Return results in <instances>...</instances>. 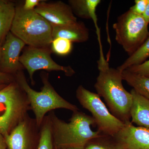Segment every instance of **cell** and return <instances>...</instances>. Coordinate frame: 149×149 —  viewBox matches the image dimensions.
Here are the masks:
<instances>
[{
    "label": "cell",
    "instance_id": "obj_5",
    "mask_svg": "<svg viewBox=\"0 0 149 149\" xmlns=\"http://www.w3.org/2000/svg\"><path fill=\"white\" fill-rule=\"evenodd\" d=\"M29 110L27 95L16 80L6 85L0 90V133L9 134Z\"/></svg>",
    "mask_w": 149,
    "mask_h": 149
},
{
    "label": "cell",
    "instance_id": "obj_23",
    "mask_svg": "<svg viewBox=\"0 0 149 149\" xmlns=\"http://www.w3.org/2000/svg\"><path fill=\"white\" fill-rule=\"evenodd\" d=\"M148 0H136L135 4L131 7L129 10L132 12L138 15L143 16L145 12Z\"/></svg>",
    "mask_w": 149,
    "mask_h": 149
},
{
    "label": "cell",
    "instance_id": "obj_21",
    "mask_svg": "<svg viewBox=\"0 0 149 149\" xmlns=\"http://www.w3.org/2000/svg\"><path fill=\"white\" fill-rule=\"evenodd\" d=\"M51 50L57 54L67 55L70 53L72 49V42L67 39L57 38L54 39L51 46Z\"/></svg>",
    "mask_w": 149,
    "mask_h": 149
},
{
    "label": "cell",
    "instance_id": "obj_26",
    "mask_svg": "<svg viewBox=\"0 0 149 149\" xmlns=\"http://www.w3.org/2000/svg\"><path fill=\"white\" fill-rule=\"evenodd\" d=\"M0 149H8L4 137L0 133Z\"/></svg>",
    "mask_w": 149,
    "mask_h": 149
},
{
    "label": "cell",
    "instance_id": "obj_11",
    "mask_svg": "<svg viewBox=\"0 0 149 149\" xmlns=\"http://www.w3.org/2000/svg\"><path fill=\"white\" fill-rule=\"evenodd\" d=\"M35 10L50 24L65 25L77 22L70 6L61 1L48 3L42 1Z\"/></svg>",
    "mask_w": 149,
    "mask_h": 149
},
{
    "label": "cell",
    "instance_id": "obj_6",
    "mask_svg": "<svg viewBox=\"0 0 149 149\" xmlns=\"http://www.w3.org/2000/svg\"><path fill=\"white\" fill-rule=\"evenodd\" d=\"M148 24L143 17L130 10L121 15L113 25L115 39L129 56L139 49L149 36Z\"/></svg>",
    "mask_w": 149,
    "mask_h": 149
},
{
    "label": "cell",
    "instance_id": "obj_13",
    "mask_svg": "<svg viewBox=\"0 0 149 149\" xmlns=\"http://www.w3.org/2000/svg\"><path fill=\"white\" fill-rule=\"evenodd\" d=\"M53 39L62 38L72 42L82 43L88 41L89 31L83 22H77L73 24L56 25L51 24Z\"/></svg>",
    "mask_w": 149,
    "mask_h": 149
},
{
    "label": "cell",
    "instance_id": "obj_27",
    "mask_svg": "<svg viewBox=\"0 0 149 149\" xmlns=\"http://www.w3.org/2000/svg\"><path fill=\"white\" fill-rule=\"evenodd\" d=\"M143 17L145 21L148 24L149 23V0L147 5L146 8L145 10V12L143 14Z\"/></svg>",
    "mask_w": 149,
    "mask_h": 149
},
{
    "label": "cell",
    "instance_id": "obj_12",
    "mask_svg": "<svg viewBox=\"0 0 149 149\" xmlns=\"http://www.w3.org/2000/svg\"><path fill=\"white\" fill-rule=\"evenodd\" d=\"M115 136L128 149H149V128L134 126L130 121Z\"/></svg>",
    "mask_w": 149,
    "mask_h": 149
},
{
    "label": "cell",
    "instance_id": "obj_7",
    "mask_svg": "<svg viewBox=\"0 0 149 149\" xmlns=\"http://www.w3.org/2000/svg\"><path fill=\"white\" fill-rule=\"evenodd\" d=\"M76 97L82 107L91 113L102 134L115 136L124 127L125 123L112 114L97 93L80 85L76 90Z\"/></svg>",
    "mask_w": 149,
    "mask_h": 149
},
{
    "label": "cell",
    "instance_id": "obj_31",
    "mask_svg": "<svg viewBox=\"0 0 149 149\" xmlns=\"http://www.w3.org/2000/svg\"></svg>",
    "mask_w": 149,
    "mask_h": 149
},
{
    "label": "cell",
    "instance_id": "obj_14",
    "mask_svg": "<svg viewBox=\"0 0 149 149\" xmlns=\"http://www.w3.org/2000/svg\"><path fill=\"white\" fill-rule=\"evenodd\" d=\"M133 102L130 111L131 123L149 128V100L132 89Z\"/></svg>",
    "mask_w": 149,
    "mask_h": 149
},
{
    "label": "cell",
    "instance_id": "obj_2",
    "mask_svg": "<svg viewBox=\"0 0 149 149\" xmlns=\"http://www.w3.org/2000/svg\"><path fill=\"white\" fill-rule=\"evenodd\" d=\"M54 148H83L93 138L102 134L94 131L95 124L92 116L79 110L73 112L69 123L59 118L54 111L48 113Z\"/></svg>",
    "mask_w": 149,
    "mask_h": 149
},
{
    "label": "cell",
    "instance_id": "obj_29",
    "mask_svg": "<svg viewBox=\"0 0 149 149\" xmlns=\"http://www.w3.org/2000/svg\"><path fill=\"white\" fill-rule=\"evenodd\" d=\"M6 85H6V84H0V90H1V89H2L3 88H4Z\"/></svg>",
    "mask_w": 149,
    "mask_h": 149
},
{
    "label": "cell",
    "instance_id": "obj_20",
    "mask_svg": "<svg viewBox=\"0 0 149 149\" xmlns=\"http://www.w3.org/2000/svg\"><path fill=\"white\" fill-rule=\"evenodd\" d=\"M40 138L37 149H54L52 137L50 121L46 115L40 126Z\"/></svg>",
    "mask_w": 149,
    "mask_h": 149
},
{
    "label": "cell",
    "instance_id": "obj_22",
    "mask_svg": "<svg viewBox=\"0 0 149 149\" xmlns=\"http://www.w3.org/2000/svg\"><path fill=\"white\" fill-rule=\"evenodd\" d=\"M126 70L136 74L149 77V60L141 64L130 67Z\"/></svg>",
    "mask_w": 149,
    "mask_h": 149
},
{
    "label": "cell",
    "instance_id": "obj_3",
    "mask_svg": "<svg viewBox=\"0 0 149 149\" xmlns=\"http://www.w3.org/2000/svg\"><path fill=\"white\" fill-rule=\"evenodd\" d=\"M40 76L43 86L41 91H37L30 87L22 70L15 75L16 82L27 95L30 109L35 114L36 123L39 127L46 114L54 110L64 109L72 112L79 110L77 106L67 101L57 93L49 82L48 73L42 72Z\"/></svg>",
    "mask_w": 149,
    "mask_h": 149
},
{
    "label": "cell",
    "instance_id": "obj_17",
    "mask_svg": "<svg viewBox=\"0 0 149 149\" xmlns=\"http://www.w3.org/2000/svg\"><path fill=\"white\" fill-rule=\"evenodd\" d=\"M83 149H127L125 144L115 136L101 134L88 141Z\"/></svg>",
    "mask_w": 149,
    "mask_h": 149
},
{
    "label": "cell",
    "instance_id": "obj_24",
    "mask_svg": "<svg viewBox=\"0 0 149 149\" xmlns=\"http://www.w3.org/2000/svg\"><path fill=\"white\" fill-rule=\"evenodd\" d=\"M41 1L40 0H26L22 6L25 10H34Z\"/></svg>",
    "mask_w": 149,
    "mask_h": 149
},
{
    "label": "cell",
    "instance_id": "obj_30",
    "mask_svg": "<svg viewBox=\"0 0 149 149\" xmlns=\"http://www.w3.org/2000/svg\"><path fill=\"white\" fill-rule=\"evenodd\" d=\"M2 44L0 42V61H1V48Z\"/></svg>",
    "mask_w": 149,
    "mask_h": 149
},
{
    "label": "cell",
    "instance_id": "obj_10",
    "mask_svg": "<svg viewBox=\"0 0 149 149\" xmlns=\"http://www.w3.org/2000/svg\"><path fill=\"white\" fill-rule=\"evenodd\" d=\"M25 45L22 40L10 32H8L1 48V71L15 74L22 70L24 67L19 61V57Z\"/></svg>",
    "mask_w": 149,
    "mask_h": 149
},
{
    "label": "cell",
    "instance_id": "obj_8",
    "mask_svg": "<svg viewBox=\"0 0 149 149\" xmlns=\"http://www.w3.org/2000/svg\"><path fill=\"white\" fill-rule=\"evenodd\" d=\"M52 52L50 48L28 46L20 56L19 61L24 68L27 70L32 85L35 84L33 78L34 73L39 70L61 71L68 77L72 76L75 73L71 66H62L54 61L51 57Z\"/></svg>",
    "mask_w": 149,
    "mask_h": 149
},
{
    "label": "cell",
    "instance_id": "obj_9",
    "mask_svg": "<svg viewBox=\"0 0 149 149\" xmlns=\"http://www.w3.org/2000/svg\"><path fill=\"white\" fill-rule=\"evenodd\" d=\"M40 127L27 114L9 134L4 136L8 149H37Z\"/></svg>",
    "mask_w": 149,
    "mask_h": 149
},
{
    "label": "cell",
    "instance_id": "obj_1",
    "mask_svg": "<svg viewBox=\"0 0 149 149\" xmlns=\"http://www.w3.org/2000/svg\"><path fill=\"white\" fill-rule=\"evenodd\" d=\"M97 63L99 73L95 84L97 94L103 98L116 118L125 123L130 121L133 97L123 87L122 72L110 67L104 55L100 56Z\"/></svg>",
    "mask_w": 149,
    "mask_h": 149
},
{
    "label": "cell",
    "instance_id": "obj_4",
    "mask_svg": "<svg viewBox=\"0 0 149 149\" xmlns=\"http://www.w3.org/2000/svg\"><path fill=\"white\" fill-rule=\"evenodd\" d=\"M10 32L25 45L39 48H49L52 42L50 23L35 10H25L16 5Z\"/></svg>",
    "mask_w": 149,
    "mask_h": 149
},
{
    "label": "cell",
    "instance_id": "obj_15",
    "mask_svg": "<svg viewBox=\"0 0 149 149\" xmlns=\"http://www.w3.org/2000/svg\"><path fill=\"white\" fill-rule=\"evenodd\" d=\"M100 0H70L69 5L74 15L83 19H93L97 29L100 46L102 45L100 28L98 27L96 15L97 7L100 3Z\"/></svg>",
    "mask_w": 149,
    "mask_h": 149
},
{
    "label": "cell",
    "instance_id": "obj_25",
    "mask_svg": "<svg viewBox=\"0 0 149 149\" xmlns=\"http://www.w3.org/2000/svg\"><path fill=\"white\" fill-rule=\"evenodd\" d=\"M15 80V77L10 74L2 72L0 70V84H9Z\"/></svg>",
    "mask_w": 149,
    "mask_h": 149
},
{
    "label": "cell",
    "instance_id": "obj_18",
    "mask_svg": "<svg viewBox=\"0 0 149 149\" xmlns=\"http://www.w3.org/2000/svg\"><path fill=\"white\" fill-rule=\"evenodd\" d=\"M123 80L141 95L149 100V77L136 74L127 70L122 71Z\"/></svg>",
    "mask_w": 149,
    "mask_h": 149
},
{
    "label": "cell",
    "instance_id": "obj_19",
    "mask_svg": "<svg viewBox=\"0 0 149 149\" xmlns=\"http://www.w3.org/2000/svg\"><path fill=\"white\" fill-rule=\"evenodd\" d=\"M149 57V36L142 45L117 68L122 72L130 67L141 64Z\"/></svg>",
    "mask_w": 149,
    "mask_h": 149
},
{
    "label": "cell",
    "instance_id": "obj_28",
    "mask_svg": "<svg viewBox=\"0 0 149 149\" xmlns=\"http://www.w3.org/2000/svg\"><path fill=\"white\" fill-rule=\"evenodd\" d=\"M54 149H83V148H54Z\"/></svg>",
    "mask_w": 149,
    "mask_h": 149
},
{
    "label": "cell",
    "instance_id": "obj_16",
    "mask_svg": "<svg viewBox=\"0 0 149 149\" xmlns=\"http://www.w3.org/2000/svg\"><path fill=\"white\" fill-rule=\"evenodd\" d=\"M16 6L12 1L0 0V42L1 44L10 32L15 16Z\"/></svg>",
    "mask_w": 149,
    "mask_h": 149
}]
</instances>
